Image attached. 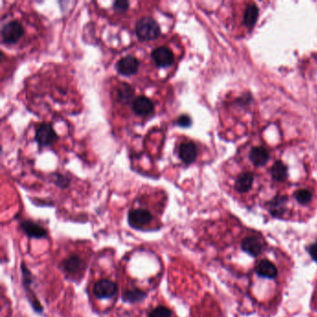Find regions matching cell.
Masks as SVG:
<instances>
[{"mask_svg":"<svg viewBox=\"0 0 317 317\" xmlns=\"http://www.w3.org/2000/svg\"><path fill=\"white\" fill-rule=\"evenodd\" d=\"M160 34V26L152 17H142L136 24V35L141 41L155 40Z\"/></svg>","mask_w":317,"mask_h":317,"instance_id":"cell-1","label":"cell"},{"mask_svg":"<svg viewBox=\"0 0 317 317\" xmlns=\"http://www.w3.org/2000/svg\"><path fill=\"white\" fill-rule=\"evenodd\" d=\"M264 247V239L260 235H248L241 241V249L253 258L260 255Z\"/></svg>","mask_w":317,"mask_h":317,"instance_id":"cell-2","label":"cell"},{"mask_svg":"<svg viewBox=\"0 0 317 317\" xmlns=\"http://www.w3.org/2000/svg\"><path fill=\"white\" fill-rule=\"evenodd\" d=\"M24 34V27L17 21H11L7 23L1 30L2 40L7 45L16 44L23 37Z\"/></svg>","mask_w":317,"mask_h":317,"instance_id":"cell-3","label":"cell"},{"mask_svg":"<svg viewBox=\"0 0 317 317\" xmlns=\"http://www.w3.org/2000/svg\"><path fill=\"white\" fill-rule=\"evenodd\" d=\"M153 220L151 212L144 209L132 210L128 214V222L134 229L141 230Z\"/></svg>","mask_w":317,"mask_h":317,"instance_id":"cell-4","label":"cell"},{"mask_svg":"<svg viewBox=\"0 0 317 317\" xmlns=\"http://www.w3.org/2000/svg\"><path fill=\"white\" fill-rule=\"evenodd\" d=\"M35 139L40 146H51L58 139V135L51 124L43 123L36 129Z\"/></svg>","mask_w":317,"mask_h":317,"instance_id":"cell-5","label":"cell"},{"mask_svg":"<svg viewBox=\"0 0 317 317\" xmlns=\"http://www.w3.org/2000/svg\"><path fill=\"white\" fill-rule=\"evenodd\" d=\"M22 268V273H23V278H24V286H25V290L26 292L27 297L29 302L31 303L32 307L34 308L35 312L37 313H42L43 312V308L42 305L40 304L39 300L35 298V293L31 290V285H32V274L29 272V270L27 269L26 266L25 264H22L21 265Z\"/></svg>","mask_w":317,"mask_h":317,"instance_id":"cell-6","label":"cell"},{"mask_svg":"<svg viewBox=\"0 0 317 317\" xmlns=\"http://www.w3.org/2000/svg\"><path fill=\"white\" fill-rule=\"evenodd\" d=\"M139 66H140V62L138 61V59L132 55H128L121 58L118 62H116L115 69L121 76L130 77L135 75L138 72Z\"/></svg>","mask_w":317,"mask_h":317,"instance_id":"cell-7","label":"cell"},{"mask_svg":"<svg viewBox=\"0 0 317 317\" xmlns=\"http://www.w3.org/2000/svg\"><path fill=\"white\" fill-rule=\"evenodd\" d=\"M116 291L117 288L115 283L109 279L99 280L93 288V293L95 297L100 300L111 299L115 296Z\"/></svg>","mask_w":317,"mask_h":317,"instance_id":"cell-8","label":"cell"},{"mask_svg":"<svg viewBox=\"0 0 317 317\" xmlns=\"http://www.w3.org/2000/svg\"><path fill=\"white\" fill-rule=\"evenodd\" d=\"M255 273L264 279H274L278 276V269L276 265L268 259L260 260L255 265Z\"/></svg>","mask_w":317,"mask_h":317,"instance_id":"cell-9","label":"cell"},{"mask_svg":"<svg viewBox=\"0 0 317 317\" xmlns=\"http://www.w3.org/2000/svg\"><path fill=\"white\" fill-rule=\"evenodd\" d=\"M151 56L159 67L167 68L174 63V54L167 47H159L155 49Z\"/></svg>","mask_w":317,"mask_h":317,"instance_id":"cell-10","label":"cell"},{"mask_svg":"<svg viewBox=\"0 0 317 317\" xmlns=\"http://www.w3.org/2000/svg\"><path fill=\"white\" fill-rule=\"evenodd\" d=\"M289 199L286 195L278 194L268 203L270 213L274 218H283L288 211Z\"/></svg>","mask_w":317,"mask_h":317,"instance_id":"cell-11","label":"cell"},{"mask_svg":"<svg viewBox=\"0 0 317 317\" xmlns=\"http://www.w3.org/2000/svg\"><path fill=\"white\" fill-rule=\"evenodd\" d=\"M84 265V261L79 256L71 255L62 261L60 267L63 273H67L69 275H75L79 273L83 270Z\"/></svg>","mask_w":317,"mask_h":317,"instance_id":"cell-12","label":"cell"},{"mask_svg":"<svg viewBox=\"0 0 317 317\" xmlns=\"http://www.w3.org/2000/svg\"><path fill=\"white\" fill-rule=\"evenodd\" d=\"M197 147L193 141H185L180 145L179 157L187 165H190L195 161L197 158Z\"/></svg>","mask_w":317,"mask_h":317,"instance_id":"cell-13","label":"cell"},{"mask_svg":"<svg viewBox=\"0 0 317 317\" xmlns=\"http://www.w3.org/2000/svg\"><path fill=\"white\" fill-rule=\"evenodd\" d=\"M155 109L154 103L151 101L150 99L144 97V96H140L137 97L132 102V110L133 112L136 115L140 116H146L153 113Z\"/></svg>","mask_w":317,"mask_h":317,"instance_id":"cell-14","label":"cell"},{"mask_svg":"<svg viewBox=\"0 0 317 317\" xmlns=\"http://www.w3.org/2000/svg\"><path fill=\"white\" fill-rule=\"evenodd\" d=\"M21 228L30 238L41 239L47 238L48 231L41 225L31 220H24L21 222Z\"/></svg>","mask_w":317,"mask_h":317,"instance_id":"cell-15","label":"cell"},{"mask_svg":"<svg viewBox=\"0 0 317 317\" xmlns=\"http://www.w3.org/2000/svg\"><path fill=\"white\" fill-rule=\"evenodd\" d=\"M294 198L301 206H307L314 199V193L309 188H300L294 193Z\"/></svg>","mask_w":317,"mask_h":317,"instance_id":"cell-16","label":"cell"},{"mask_svg":"<svg viewBox=\"0 0 317 317\" xmlns=\"http://www.w3.org/2000/svg\"><path fill=\"white\" fill-rule=\"evenodd\" d=\"M146 298L145 292L140 290H131V291H124L122 293V300L125 302H141Z\"/></svg>","mask_w":317,"mask_h":317,"instance_id":"cell-17","label":"cell"},{"mask_svg":"<svg viewBox=\"0 0 317 317\" xmlns=\"http://www.w3.org/2000/svg\"><path fill=\"white\" fill-rule=\"evenodd\" d=\"M259 15V9L255 5H249L244 13V24L248 28H252L255 26Z\"/></svg>","mask_w":317,"mask_h":317,"instance_id":"cell-18","label":"cell"},{"mask_svg":"<svg viewBox=\"0 0 317 317\" xmlns=\"http://www.w3.org/2000/svg\"><path fill=\"white\" fill-rule=\"evenodd\" d=\"M134 95V89L128 84H121L117 89V97L121 103H129Z\"/></svg>","mask_w":317,"mask_h":317,"instance_id":"cell-19","label":"cell"},{"mask_svg":"<svg viewBox=\"0 0 317 317\" xmlns=\"http://www.w3.org/2000/svg\"><path fill=\"white\" fill-rule=\"evenodd\" d=\"M148 317H171V311L164 306H158L151 311Z\"/></svg>","mask_w":317,"mask_h":317,"instance_id":"cell-20","label":"cell"},{"mask_svg":"<svg viewBox=\"0 0 317 317\" xmlns=\"http://www.w3.org/2000/svg\"><path fill=\"white\" fill-rule=\"evenodd\" d=\"M129 7H130V3L128 1H123V0L115 1L113 6L114 9L117 12H125L128 10Z\"/></svg>","mask_w":317,"mask_h":317,"instance_id":"cell-21","label":"cell"},{"mask_svg":"<svg viewBox=\"0 0 317 317\" xmlns=\"http://www.w3.org/2000/svg\"><path fill=\"white\" fill-rule=\"evenodd\" d=\"M178 125L182 128H188L192 125V120H191L190 116H188V115H182L178 119Z\"/></svg>","mask_w":317,"mask_h":317,"instance_id":"cell-22","label":"cell"},{"mask_svg":"<svg viewBox=\"0 0 317 317\" xmlns=\"http://www.w3.org/2000/svg\"><path fill=\"white\" fill-rule=\"evenodd\" d=\"M307 251L311 256V258L317 263V240L307 247Z\"/></svg>","mask_w":317,"mask_h":317,"instance_id":"cell-23","label":"cell"},{"mask_svg":"<svg viewBox=\"0 0 317 317\" xmlns=\"http://www.w3.org/2000/svg\"><path fill=\"white\" fill-rule=\"evenodd\" d=\"M58 178H57V181H56V185H58L59 187H62V188H64V187H67L68 186V179L66 177L62 176V175H57Z\"/></svg>","mask_w":317,"mask_h":317,"instance_id":"cell-24","label":"cell"}]
</instances>
